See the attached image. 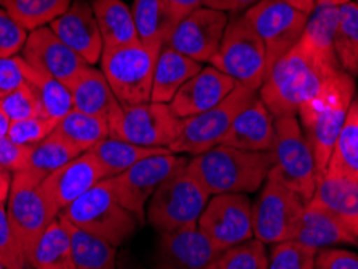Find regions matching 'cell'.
Segmentation results:
<instances>
[{"instance_id":"6da1fadb","label":"cell","mask_w":358,"mask_h":269,"mask_svg":"<svg viewBox=\"0 0 358 269\" xmlns=\"http://www.w3.org/2000/svg\"><path fill=\"white\" fill-rule=\"evenodd\" d=\"M338 70L342 68L329 66L299 42L271 66L259 97L273 118L297 116L299 108L320 91L331 73Z\"/></svg>"},{"instance_id":"7a4b0ae2","label":"cell","mask_w":358,"mask_h":269,"mask_svg":"<svg viewBox=\"0 0 358 269\" xmlns=\"http://www.w3.org/2000/svg\"><path fill=\"white\" fill-rule=\"evenodd\" d=\"M355 97V79L338 70L324 79L315 96L299 108V121L317 163L318 181L324 177L334 144Z\"/></svg>"},{"instance_id":"3957f363","label":"cell","mask_w":358,"mask_h":269,"mask_svg":"<svg viewBox=\"0 0 358 269\" xmlns=\"http://www.w3.org/2000/svg\"><path fill=\"white\" fill-rule=\"evenodd\" d=\"M273 166L271 152H249L220 144L194 155L187 168L210 195L259 191Z\"/></svg>"},{"instance_id":"277c9868","label":"cell","mask_w":358,"mask_h":269,"mask_svg":"<svg viewBox=\"0 0 358 269\" xmlns=\"http://www.w3.org/2000/svg\"><path fill=\"white\" fill-rule=\"evenodd\" d=\"M62 215L78 229L107 240L113 247L126 244L139 226L136 216L120 203L108 179L89 189Z\"/></svg>"},{"instance_id":"5b68a950","label":"cell","mask_w":358,"mask_h":269,"mask_svg":"<svg viewBox=\"0 0 358 269\" xmlns=\"http://www.w3.org/2000/svg\"><path fill=\"white\" fill-rule=\"evenodd\" d=\"M275 131L276 142L271 150L273 166L268 177L291 189L308 203L317 189L318 173L313 152L300 121L297 116L275 118Z\"/></svg>"},{"instance_id":"8992f818","label":"cell","mask_w":358,"mask_h":269,"mask_svg":"<svg viewBox=\"0 0 358 269\" xmlns=\"http://www.w3.org/2000/svg\"><path fill=\"white\" fill-rule=\"evenodd\" d=\"M210 195L187 165L166 179L147 205V221L159 232L196 228Z\"/></svg>"},{"instance_id":"52a82bcc","label":"cell","mask_w":358,"mask_h":269,"mask_svg":"<svg viewBox=\"0 0 358 269\" xmlns=\"http://www.w3.org/2000/svg\"><path fill=\"white\" fill-rule=\"evenodd\" d=\"M212 66L241 86L260 91L266 78L265 45L244 15L228 21Z\"/></svg>"},{"instance_id":"ba28073f","label":"cell","mask_w":358,"mask_h":269,"mask_svg":"<svg viewBox=\"0 0 358 269\" xmlns=\"http://www.w3.org/2000/svg\"><path fill=\"white\" fill-rule=\"evenodd\" d=\"M257 97L259 91L238 84L234 91L217 107L181 119L179 136L170 147V152L176 155L187 154L194 157L223 144L236 116Z\"/></svg>"},{"instance_id":"9c48e42d","label":"cell","mask_w":358,"mask_h":269,"mask_svg":"<svg viewBox=\"0 0 358 269\" xmlns=\"http://www.w3.org/2000/svg\"><path fill=\"white\" fill-rule=\"evenodd\" d=\"M157 57L159 54L141 42L103 49L100 57L102 73L121 105L150 102Z\"/></svg>"},{"instance_id":"30bf717a","label":"cell","mask_w":358,"mask_h":269,"mask_svg":"<svg viewBox=\"0 0 358 269\" xmlns=\"http://www.w3.org/2000/svg\"><path fill=\"white\" fill-rule=\"evenodd\" d=\"M305 205L307 203L291 189L266 177L259 198L252 205L254 237L265 245L294 240Z\"/></svg>"},{"instance_id":"8fae6325","label":"cell","mask_w":358,"mask_h":269,"mask_svg":"<svg viewBox=\"0 0 358 269\" xmlns=\"http://www.w3.org/2000/svg\"><path fill=\"white\" fill-rule=\"evenodd\" d=\"M7 216L28 263L41 235L57 218V215L47 203L41 181L26 171L13 173L7 200Z\"/></svg>"},{"instance_id":"7c38bea8","label":"cell","mask_w":358,"mask_h":269,"mask_svg":"<svg viewBox=\"0 0 358 269\" xmlns=\"http://www.w3.org/2000/svg\"><path fill=\"white\" fill-rule=\"evenodd\" d=\"M189 163V158L168 154L147 157L117 176L108 177L120 203L136 216L142 226L145 223V205L168 177Z\"/></svg>"},{"instance_id":"4fadbf2b","label":"cell","mask_w":358,"mask_h":269,"mask_svg":"<svg viewBox=\"0 0 358 269\" xmlns=\"http://www.w3.org/2000/svg\"><path fill=\"white\" fill-rule=\"evenodd\" d=\"M121 107L120 118L110 124V137L141 147L170 150L181 129V118L173 113L170 103L145 102Z\"/></svg>"},{"instance_id":"5bb4252c","label":"cell","mask_w":358,"mask_h":269,"mask_svg":"<svg viewBox=\"0 0 358 269\" xmlns=\"http://www.w3.org/2000/svg\"><path fill=\"white\" fill-rule=\"evenodd\" d=\"M265 45L266 75L271 66L292 50L302 38L308 15L282 0H260L244 13Z\"/></svg>"},{"instance_id":"9a60e30c","label":"cell","mask_w":358,"mask_h":269,"mask_svg":"<svg viewBox=\"0 0 358 269\" xmlns=\"http://www.w3.org/2000/svg\"><path fill=\"white\" fill-rule=\"evenodd\" d=\"M197 228L221 252L254 239L250 198L245 194L212 195Z\"/></svg>"},{"instance_id":"2e32d148","label":"cell","mask_w":358,"mask_h":269,"mask_svg":"<svg viewBox=\"0 0 358 269\" xmlns=\"http://www.w3.org/2000/svg\"><path fill=\"white\" fill-rule=\"evenodd\" d=\"M21 52L33 70L57 79L66 87L89 66L49 26L31 31Z\"/></svg>"},{"instance_id":"e0dca14e","label":"cell","mask_w":358,"mask_h":269,"mask_svg":"<svg viewBox=\"0 0 358 269\" xmlns=\"http://www.w3.org/2000/svg\"><path fill=\"white\" fill-rule=\"evenodd\" d=\"M228 21L226 13L200 7L179 21L165 45L199 63L210 61L218 52Z\"/></svg>"},{"instance_id":"ac0fdd59","label":"cell","mask_w":358,"mask_h":269,"mask_svg":"<svg viewBox=\"0 0 358 269\" xmlns=\"http://www.w3.org/2000/svg\"><path fill=\"white\" fill-rule=\"evenodd\" d=\"M103 179H108L103 166L91 152H84L60 170L47 176L41 182V189L52 212L59 216Z\"/></svg>"},{"instance_id":"d6986e66","label":"cell","mask_w":358,"mask_h":269,"mask_svg":"<svg viewBox=\"0 0 358 269\" xmlns=\"http://www.w3.org/2000/svg\"><path fill=\"white\" fill-rule=\"evenodd\" d=\"M159 234L152 269H207L215 265L223 253L197 226Z\"/></svg>"},{"instance_id":"ffe728a7","label":"cell","mask_w":358,"mask_h":269,"mask_svg":"<svg viewBox=\"0 0 358 269\" xmlns=\"http://www.w3.org/2000/svg\"><path fill=\"white\" fill-rule=\"evenodd\" d=\"M49 28L87 65H94L102 57V36L92 3H89L87 0H73L70 8L52 21Z\"/></svg>"},{"instance_id":"44dd1931","label":"cell","mask_w":358,"mask_h":269,"mask_svg":"<svg viewBox=\"0 0 358 269\" xmlns=\"http://www.w3.org/2000/svg\"><path fill=\"white\" fill-rule=\"evenodd\" d=\"M238 82L215 66L202 68L179 89L175 99L170 102V108L178 118L207 112L217 107L234 91Z\"/></svg>"},{"instance_id":"7402d4cb","label":"cell","mask_w":358,"mask_h":269,"mask_svg":"<svg viewBox=\"0 0 358 269\" xmlns=\"http://www.w3.org/2000/svg\"><path fill=\"white\" fill-rule=\"evenodd\" d=\"M68 89L71 92L75 110L105 119L108 128L120 118L123 107L115 97L102 70L89 65Z\"/></svg>"},{"instance_id":"603a6c76","label":"cell","mask_w":358,"mask_h":269,"mask_svg":"<svg viewBox=\"0 0 358 269\" xmlns=\"http://www.w3.org/2000/svg\"><path fill=\"white\" fill-rule=\"evenodd\" d=\"M275 142V118L257 97L236 116L223 144L249 152H271Z\"/></svg>"},{"instance_id":"cb8c5ba5","label":"cell","mask_w":358,"mask_h":269,"mask_svg":"<svg viewBox=\"0 0 358 269\" xmlns=\"http://www.w3.org/2000/svg\"><path fill=\"white\" fill-rule=\"evenodd\" d=\"M294 240L315 250L329 249L341 244L358 245V239L350 231H347L328 210L312 200L305 205L302 221Z\"/></svg>"},{"instance_id":"d4e9b609","label":"cell","mask_w":358,"mask_h":269,"mask_svg":"<svg viewBox=\"0 0 358 269\" xmlns=\"http://www.w3.org/2000/svg\"><path fill=\"white\" fill-rule=\"evenodd\" d=\"M131 12L139 42L155 54H160L173 29L182 20L166 0H134Z\"/></svg>"},{"instance_id":"484cf974","label":"cell","mask_w":358,"mask_h":269,"mask_svg":"<svg viewBox=\"0 0 358 269\" xmlns=\"http://www.w3.org/2000/svg\"><path fill=\"white\" fill-rule=\"evenodd\" d=\"M202 63L163 45L155 61L150 102L170 103L184 84L202 70Z\"/></svg>"},{"instance_id":"4316f807","label":"cell","mask_w":358,"mask_h":269,"mask_svg":"<svg viewBox=\"0 0 358 269\" xmlns=\"http://www.w3.org/2000/svg\"><path fill=\"white\" fill-rule=\"evenodd\" d=\"M312 202L328 210L347 231L358 239V184L345 177H321Z\"/></svg>"},{"instance_id":"83f0119b","label":"cell","mask_w":358,"mask_h":269,"mask_svg":"<svg viewBox=\"0 0 358 269\" xmlns=\"http://www.w3.org/2000/svg\"><path fill=\"white\" fill-rule=\"evenodd\" d=\"M28 266L33 269H75L71 234L62 213L41 235L31 253Z\"/></svg>"},{"instance_id":"f1b7e54d","label":"cell","mask_w":358,"mask_h":269,"mask_svg":"<svg viewBox=\"0 0 358 269\" xmlns=\"http://www.w3.org/2000/svg\"><path fill=\"white\" fill-rule=\"evenodd\" d=\"M103 49H117L139 42L133 12L121 0H92Z\"/></svg>"},{"instance_id":"f546056e","label":"cell","mask_w":358,"mask_h":269,"mask_svg":"<svg viewBox=\"0 0 358 269\" xmlns=\"http://www.w3.org/2000/svg\"><path fill=\"white\" fill-rule=\"evenodd\" d=\"M338 21L339 7H336V5H317L313 12L308 15L307 26H305L302 38L299 41L324 63L334 68H341L334 52Z\"/></svg>"},{"instance_id":"4dcf8cb0","label":"cell","mask_w":358,"mask_h":269,"mask_svg":"<svg viewBox=\"0 0 358 269\" xmlns=\"http://www.w3.org/2000/svg\"><path fill=\"white\" fill-rule=\"evenodd\" d=\"M324 176L345 177L358 184V97H354Z\"/></svg>"},{"instance_id":"1f68e13d","label":"cell","mask_w":358,"mask_h":269,"mask_svg":"<svg viewBox=\"0 0 358 269\" xmlns=\"http://www.w3.org/2000/svg\"><path fill=\"white\" fill-rule=\"evenodd\" d=\"M81 154L83 152L78 147L70 144L54 131L39 144L29 147V157L23 171L42 182L47 176L60 170Z\"/></svg>"},{"instance_id":"d6a6232c","label":"cell","mask_w":358,"mask_h":269,"mask_svg":"<svg viewBox=\"0 0 358 269\" xmlns=\"http://www.w3.org/2000/svg\"><path fill=\"white\" fill-rule=\"evenodd\" d=\"M89 152L103 166L107 176L113 177L147 157L168 154L170 150L163 149V147H141L131 144V142L115 139V137H107V139L100 140L97 145H94Z\"/></svg>"},{"instance_id":"836d02e7","label":"cell","mask_w":358,"mask_h":269,"mask_svg":"<svg viewBox=\"0 0 358 269\" xmlns=\"http://www.w3.org/2000/svg\"><path fill=\"white\" fill-rule=\"evenodd\" d=\"M55 133L78 147L84 154L97 145L100 140L110 137V128L105 119L73 108L57 123Z\"/></svg>"},{"instance_id":"e575fe53","label":"cell","mask_w":358,"mask_h":269,"mask_svg":"<svg viewBox=\"0 0 358 269\" xmlns=\"http://www.w3.org/2000/svg\"><path fill=\"white\" fill-rule=\"evenodd\" d=\"M66 224L73 240L75 269H117V247L78 229L68 219Z\"/></svg>"},{"instance_id":"d590c367","label":"cell","mask_w":358,"mask_h":269,"mask_svg":"<svg viewBox=\"0 0 358 269\" xmlns=\"http://www.w3.org/2000/svg\"><path fill=\"white\" fill-rule=\"evenodd\" d=\"M26 79L39 100L42 116L60 121L73 110L70 89L57 79L42 75L26 63Z\"/></svg>"},{"instance_id":"8d00e7d4","label":"cell","mask_w":358,"mask_h":269,"mask_svg":"<svg viewBox=\"0 0 358 269\" xmlns=\"http://www.w3.org/2000/svg\"><path fill=\"white\" fill-rule=\"evenodd\" d=\"M71 0H0V7L7 10L13 20L26 31H34L50 24L70 8Z\"/></svg>"},{"instance_id":"74e56055","label":"cell","mask_w":358,"mask_h":269,"mask_svg":"<svg viewBox=\"0 0 358 269\" xmlns=\"http://www.w3.org/2000/svg\"><path fill=\"white\" fill-rule=\"evenodd\" d=\"M334 52L342 70L358 76V2L352 0L339 7Z\"/></svg>"},{"instance_id":"f35d334b","label":"cell","mask_w":358,"mask_h":269,"mask_svg":"<svg viewBox=\"0 0 358 269\" xmlns=\"http://www.w3.org/2000/svg\"><path fill=\"white\" fill-rule=\"evenodd\" d=\"M215 265L218 269H270V256L265 244L250 239L221 253Z\"/></svg>"},{"instance_id":"ab89813d","label":"cell","mask_w":358,"mask_h":269,"mask_svg":"<svg viewBox=\"0 0 358 269\" xmlns=\"http://www.w3.org/2000/svg\"><path fill=\"white\" fill-rule=\"evenodd\" d=\"M318 250L296 240L273 245L270 252V269H315Z\"/></svg>"},{"instance_id":"60d3db41","label":"cell","mask_w":358,"mask_h":269,"mask_svg":"<svg viewBox=\"0 0 358 269\" xmlns=\"http://www.w3.org/2000/svg\"><path fill=\"white\" fill-rule=\"evenodd\" d=\"M57 123L59 121L45 118V116H34V118L15 121V123L10 124L7 136L15 144L33 147L54 133Z\"/></svg>"},{"instance_id":"b9f144b4","label":"cell","mask_w":358,"mask_h":269,"mask_svg":"<svg viewBox=\"0 0 358 269\" xmlns=\"http://www.w3.org/2000/svg\"><path fill=\"white\" fill-rule=\"evenodd\" d=\"M0 107L8 116L10 121L34 118V116H42L39 100L28 82L21 86L17 91L7 94V96L0 99Z\"/></svg>"},{"instance_id":"7bdbcfd3","label":"cell","mask_w":358,"mask_h":269,"mask_svg":"<svg viewBox=\"0 0 358 269\" xmlns=\"http://www.w3.org/2000/svg\"><path fill=\"white\" fill-rule=\"evenodd\" d=\"M0 266L5 269H26L24 253L15 235V231L7 216V207L0 205Z\"/></svg>"},{"instance_id":"ee69618b","label":"cell","mask_w":358,"mask_h":269,"mask_svg":"<svg viewBox=\"0 0 358 269\" xmlns=\"http://www.w3.org/2000/svg\"><path fill=\"white\" fill-rule=\"evenodd\" d=\"M29 33L7 13L0 8V58L18 55L28 41Z\"/></svg>"},{"instance_id":"f6af8a7d","label":"cell","mask_w":358,"mask_h":269,"mask_svg":"<svg viewBox=\"0 0 358 269\" xmlns=\"http://www.w3.org/2000/svg\"><path fill=\"white\" fill-rule=\"evenodd\" d=\"M26 82L28 79H26V61L23 57L0 58V99L17 91Z\"/></svg>"},{"instance_id":"bcb514c9","label":"cell","mask_w":358,"mask_h":269,"mask_svg":"<svg viewBox=\"0 0 358 269\" xmlns=\"http://www.w3.org/2000/svg\"><path fill=\"white\" fill-rule=\"evenodd\" d=\"M29 157V147L18 145L8 136H0V166L10 173L23 171Z\"/></svg>"},{"instance_id":"7dc6e473","label":"cell","mask_w":358,"mask_h":269,"mask_svg":"<svg viewBox=\"0 0 358 269\" xmlns=\"http://www.w3.org/2000/svg\"><path fill=\"white\" fill-rule=\"evenodd\" d=\"M315 269H358V255L341 249L318 250Z\"/></svg>"},{"instance_id":"c3c4849f","label":"cell","mask_w":358,"mask_h":269,"mask_svg":"<svg viewBox=\"0 0 358 269\" xmlns=\"http://www.w3.org/2000/svg\"><path fill=\"white\" fill-rule=\"evenodd\" d=\"M260 0H203V7L217 10V12H231V13H239L247 12L250 7H254L255 3H259Z\"/></svg>"},{"instance_id":"681fc988","label":"cell","mask_w":358,"mask_h":269,"mask_svg":"<svg viewBox=\"0 0 358 269\" xmlns=\"http://www.w3.org/2000/svg\"><path fill=\"white\" fill-rule=\"evenodd\" d=\"M166 2L181 18L187 17L194 10L203 7V0H166Z\"/></svg>"},{"instance_id":"f907efd6","label":"cell","mask_w":358,"mask_h":269,"mask_svg":"<svg viewBox=\"0 0 358 269\" xmlns=\"http://www.w3.org/2000/svg\"><path fill=\"white\" fill-rule=\"evenodd\" d=\"M13 173L0 166V205H5L10 195V187H12Z\"/></svg>"},{"instance_id":"816d5d0a","label":"cell","mask_w":358,"mask_h":269,"mask_svg":"<svg viewBox=\"0 0 358 269\" xmlns=\"http://www.w3.org/2000/svg\"><path fill=\"white\" fill-rule=\"evenodd\" d=\"M117 269H145L136 258L128 252H121L117 256Z\"/></svg>"},{"instance_id":"f5cc1de1","label":"cell","mask_w":358,"mask_h":269,"mask_svg":"<svg viewBox=\"0 0 358 269\" xmlns=\"http://www.w3.org/2000/svg\"><path fill=\"white\" fill-rule=\"evenodd\" d=\"M282 2H286L287 5H291V7L305 15H310L315 10V7H317V0H282Z\"/></svg>"},{"instance_id":"db71d44e","label":"cell","mask_w":358,"mask_h":269,"mask_svg":"<svg viewBox=\"0 0 358 269\" xmlns=\"http://www.w3.org/2000/svg\"><path fill=\"white\" fill-rule=\"evenodd\" d=\"M10 124H12V121H10V118L7 115H5L2 107H0V136H7L8 134Z\"/></svg>"},{"instance_id":"11a10c76","label":"cell","mask_w":358,"mask_h":269,"mask_svg":"<svg viewBox=\"0 0 358 269\" xmlns=\"http://www.w3.org/2000/svg\"><path fill=\"white\" fill-rule=\"evenodd\" d=\"M349 2H352V0H317V5H336V7H341V5Z\"/></svg>"},{"instance_id":"9f6ffc18","label":"cell","mask_w":358,"mask_h":269,"mask_svg":"<svg viewBox=\"0 0 358 269\" xmlns=\"http://www.w3.org/2000/svg\"><path fill=\"white\" fill-rule=\"evenodd\" d=\"M207 269H218V268H217V265H212V266L207 268Z\"/></svg>"},{"instance_id":"6f0895ef","label":"cell","mask_w":358,"mask_h":269,"mask_svg":"<svg viewBox=\"0 0 358 269\" xmlns=\"http://www.w3.org/2000/svg\"><path fill=\"white\" fill-rule=\"evenodd\" d=\"M0 269H5V268H3V266H0Z\"/></svg>"},{"instance_id":"680465c9","label":"cell","mask_w":358,"mask_h":269,"mask_svg":"<svg viewBox=\"0 0 358 269\" xmlns=\"http://www.w3.org/2000/svg\"><path fill=\"white\" fill-rule=\"evenodd\" d=\"M26 269H33V268H29V266H28V268H26Z\"/></svg>"},{"instance_id":"91938a15","label":"cell","mask_w":358,"mask_h":269,"mask_svg":"<svg viewBox=\"0 0 358 269\" xmlns=\"http://www.w3.org/2000/svg\"><path fill=\"white\" fill-rule=\"evenodd\" d=\"M357 2H358V0H357Z\"/></svg>"}]
</instances>
